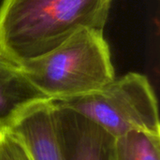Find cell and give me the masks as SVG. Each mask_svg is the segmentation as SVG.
I'll return each instance as SVG.
<instances>
[{
	"label": "cell",
	"mask_w": 160,
	"mask_h": 160,
	"mask_svg": "<svg viewBox=\"0 0 160 160\" xmlns=\"http://www.w3.org/2000/svg\"><path fill=\"white\" fill-rule=\"evenodd\" d=\"M112 0H2L0 51L17 62L50 52L88 27L104 32Z\"/></svg>",
	"instance_id": "obj_1"
},
{
	"label": "cell",
	"mask_w": 160,
	"mask_h": 160,
	"mask_svg": "<svg viewBox=\"0 0 160 160\" xmlns=\"http://www.w3.org/2000/svg\"><path fill=\"white\" fill-rule=\"evenodd\" d=\"M18 63L31 83L52 100L98 91L116 78L104 32L88 27L50 52Z\"/></svg>",
	"instance_id": "obj_2"
},
{
	"label": "cell",
	"mask_w": 160,
	"mask_h": 160,
	"mask_svg": "<svg viewBox=\"0 0 160 160\" xmlns=\"http://www.w3.org/2000/svg\"><path fill=\"white\" fill-rule=\"evenodd\" d=\"M55 101L93 122L111 138L131 132L160 137L157 96L141 73L128 72L98 91Z\"/></svg>",
	"instance_id": "obj_3"
},
{
	"label": "cell",
	"mask_w": 160,
	"mask_h": 160,
	"mask_svg": "<svg viewBox=\"0 0 160 160\" xmlns=\"http://www.w3.org/2000/svg\"><path fill=\"white\" fill-rule=\"evenodd\" d=\"M4 128L17 136L33 160H67L55 100L41 98L18 109Z\"/></svg>",
	"instance_id": "obj_4"
},
{
	"label": "cell",
	"mask_w": 160,
	"mask_h": 160,
	"mask_svg": "<svg viewBox=\"0 0 160 160\" xmlns=\"http://www.w3.org/2000/svg\"><path fill=\"white\" fill-rule=\"evenodd\" d=\"M59 108L67 160H109L111 137L93 122Z\"/></svg>",
	"instance_id": "obj_5"
},
{
	"label": "cell",
	"mask_w": 160,
	"mask_h": 160,
	"mask_svg": "<svg viewBox=\"0 0 160 160\" xmlns=\"http://www.w3.org/2000/svg\"><path fill=\"white\" fill-rule=\"evenodd\" d=\"M41 98L19 63L0 51V129L18 109Z\"/></svg>",
	"instance_id": "obj_6"
},
{
	"label": "cell",
	"mask_w": 160,
	"mask_h": 160,
	"mask_svg": "<svg viewBox=\"0 0 160 160\" xmlns=\"http://www.w3.org/2000/svg\"><path fill=\"white\" fill-rule=\"evenodd\" d=\"M109 160H160V137L131 132L111 138Z\"/></svg>",
	"instance_id": "obj_7"
},
{
	"label": "cell",
	"mask_w": 160,
	"mask_h": 160,
	"mask_svg": "<svg viewBox=\"0 0 160 160\" xmlns=\"http://www.w3.org/2000/svg\"><path fill=\"white\" fill-rule=\"evenodd\" d=\"M0 160H33L21 140L6 128L0 129Z\"/></svg>",
	"instance_id": "obj_8"
},
{
	"label": "cell",
	"mask_w": 160,
	"mask_h": 160,
	"mask_svg": "<svg viewBox=\"0 0 160 160\" xmlns=\"http://www.w3.org/2000/svg\"><path fill=\"white\" fill-rule=\"evenodd\" d=\"M1 2H2V0H0V4H1Z\"/></svg>",
	"instance_id": "obj_9"
}]
</instances>
